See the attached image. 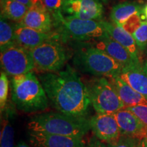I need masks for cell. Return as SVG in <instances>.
Returning <instances> with one entry per match:
<instances>
[{
    "instance_id": "obj_15",
    "label": "cell",
    "mask_w": 147,
    "mask_h": 147,
    "mask_svg": "<svg viewBox=\"0 0 147 147\" xmlns=\"http://www.w3.org/2000/svg\"><path fill=\"white\" fill-rule=\"evenodd\" d=\"M53 37V35L49 33L40 32L24 26L21 23L14 24V40L16 45L28 50H32Z\"/></svg>"
},
{
    "instance_id": "obj_1",
    "label": "cell",
    "mask_w": 147,
    "mask_h": 147,
    "mask_svg": "<svg viewBox=\"0 0 147 147\" xmlns=\"http://www.w3.org/2000/svg\"><path fill=\"white\" fill-rule=\"evenodd\" d=\"M49 103L59 113L87 117L91 105L86 84L76 71L67 65L64 70L38 75Z\"/></svg>"
},
{
    "instance_id": "obj_4",
    "label": "cell",
    "mask_w": 147,
    "mask_h": 147,
    "mask_svg": "<svg viewBox=\"0 0 147 147\" xmlns=\"http://www.w3.org/2000/svg\"><path fill=\"white\" fill-rule=\"evenodd\" d=\"M73 63L82 72L97 77L119 76L122 65L103 51L83 45L74 53Z\"/></svg>"
},
{
    "instance_id": "obj_21",
    "label": "cell",
    "mask_w": 147,
    "mask_h": 147,
    "mask_svg": "<svg viewBox=\"0 0 147 147\" xmlns=\"http://www.w3.org/2000/svg\"><path fill=\"white\" fill-rule=\"evenodd\" d=\"M1 115H3V118H1L0 147H14V131L10 122L11 115H13V111L8 106Z\"/></svg>"
},
{
    "instance_id": "obj_10",
    "label": "cell",
    "mask_w": 147,
    "mask_h": 147,
    "mask_svg": "<svg viewBox=\"0 0 147 147\" xmlns=\"http://www.w3.org/2000/svg\"><path fill=\"white\" fill-rule=\"evenodd\" d=\"M93 135L107 144H113L121 139L120 128L113 115L97 113L89 119Z\"/></svg>"
},
{
    "instance_id": "obj_11",
    "label": "cell",
    "mask_w": 147,
    "mask_h": 147,
    "mask_svg": "<svg viewBox=\"0 0 147 147\" xmlns=\"http://www.w3.org/2000/svg\"><path fill=\"white\" fill-rule=\"evenodd\" d=\"M84 43L81 45L96 48L106 53L120 63L123 67L140 62V61L136 60L125 48L113 40L108 34L100 38Z\"/></svg>"
},
{
    "instance_id": "obj_6",
    "label": "cell",
    "mask_w": 147,
    "mask_h": 147,
    "mask_svg": "<svg viewBox=\"0 0 147 147\" xmlns=\"http://www.w3.org/2000/svg\"><path fill=\"white\" fill-rule=\"evenodd\" d=\"M53 18L55 23L61 25L62 37L66 40L85 42L100 38L107 34L102 21L65 16L62 12Z\"/></svg>"
},
{
    "instance_id": "obj_14",
    "label": "cell",
    "mask_w": 147,
    "mask_h": 147,
    "mask_svg": "<svg viewBox=\"0 0 147 147\" xmlns=\"http://www.w3.org/2000/svg\"><path fill=\"white\" fill-rule=\"evenodd\" d=\"M127 84L147 99V63L141 62L125 66L119 75Z\"/></svg>"
},
{
    "instance_id": "obj_7",
    "label": "cell",
    "mask_w": 147,
    "mask_h": 147,
    "mask_svg": "<svg viewBox=\"0 0 147 147\" xmlns=\"http://www.w3.org/2000/svg\"><path fill=\"white\" fill-rule=\"evenodd\" d=\"M31 53L36 68L44 72L60 71L68 57L65 48L55 38L46 40Z\"/></svg>"
},
{
    "instance_id": "obj_36",
    "label": "cell",
    "mask_w": 147,
    "mask_h": 147,
    "mask_svg": "<svg viewBox=\"0 0 147 147\" xmlns=\"http://www.w3.org/2000/svg\"><path fill=\"white\" fill-rule=\"evenodd\" d=\"M146 63H147V62H146Z\"/></svg>"
},
{
    "instance_id": "obj_16",
    "label": "cell",
    "mask_w": 147,
    "mask_h": 147,
    "mask_svg": "<svg viewBox=\"0 0 147 147\" xmlns=\"http://www.w3.org/2000/svg\"><path fill=\"white\" fill-rule=\"evenodd\" d=\"M21 25L40 32L49 33L53 27L51 14L45 9L32 6L28 9L21 23Z\"/></svg>"
},
{
    "instance_id": "obj_35",
    "label": "cell",
    "mask_w": 147,
    "mask_h": 147,
    "mask_svg": "<svg viewBox=\"0 0 147 147\" xmlns=\"http://www.w3.org/2000/svg\"><path fill=\"white\" fill-rule=\"evenodd\" d=\"M146 19H147V17H146Z\"/></svg>"
},
{
    "instance_id": "obj_23",
    "label": "cell",
    "mask_w": 147,
    "mask_h": 147,
    "mask_svg": "<svg viewBox=\"0 0 147 147\" xmlns=\"http://www.w3.org/2000/svg\"><path fill=\"white\" fill-rule=\"evenodd\" d=\"M9 80L7 74L1 70L0 74V110L2 114L8 107Z\"/></svg>"
},
{
    "instance_id": "obj_3",
    "label": "cell",
    "mask_w": 147,
    "mask_h": 147,
    "mask_svg": "<svg viewBox=\"0 0 147 147\" xmlns=\"http://www.w3.org/2000/svg\"><path fill=\"white\" fill-rule=\"evenodd\" d=\"M11 98L16 109L25 113H40L49 107V100L34 71L11 78Z\"/></svg>"
},
{
    "instance_id": "obj_28",
    "label": "cell",
    "mask_w": 147,
    "mask_h": 147,
    "mask_svg": "<svg viewBox=\"0 0 147 147\" xmlns=\"http://www.w3.org/2000/svg\"><path fill=\"white\" fill-rule=\"evenodd\" d=\"M140 140L122 136L117 142L113 144H108L109 147H137Z\"/></svg>"
},
{
    "instance_id": "obj_22",
    "label": "cell",
    "mask_w": 147,
    "mask_h": 147,
    "mask_svg": "<svg viewBox=\"0 0 147 147\" xmlns=\"http://www.w3.org/2000/svg\"><path fill=\"white\" fill-rule=\"evenodd\" d=\"M1 17L0 20V49L1 52L16 45L14 40V24Z\"/></svg>"
},
{
    "instance_id": "obj_27",
    "label": "cell",
    "mask_w": 147,
    "mask_h": 147,
    "mask_svg": "<svg viewBox=\"0 0 147 147\" xmlns=\"http://www.w3.org/2000/svg\"><path fill=\"white\" fill-rule=\"evenodd\" d=\"M133 113L144 125L147 126V105H136L125 107Z\"/></svg>"
},
{
    "instance_id": "obj_31",
    "label": "cell",
    "mask_w": 147,
    "mask_h": 147,
    "mask_svg": "<svg viewBox=\"0 0 147 147\" xmlns=\"http://www.w3.org/2000/svg\"><path fill=\"white\" fill-rule=\"evenodd\" d=\"M137 147H147V140H140L137 144Z\"/></svg>"
},
{
    "instance_id": "obj_30",
    "label": "cell",
    "mask_w": 147,
    "mask_h": 147,
    "mask_svg": "<svg viewBox=\"0 0 147 147\" xmlns=\"http://www.w3.org/2000/svg\"><path fill=\"white\" fill-rule=\"evenodd\" d=\"M16 1H18V2L23 3V4L25 5L26 6L28 7L29 8L30 7H32V0H16Z\"/></svg>"
},
{
    "instance_id": "obj_25",
    "label": "cell",
    "mask_w": 147,
    "mask_h": 147,
    "mask_svg": "<svg viewBox=\"0 0 147 147\" xmlns=\"http://www.w3.org/2000/svg\"><path fill=\"white\" fill-rule=\"evenodd\" d=\"M142 14V13L136 14L129 18L125 23L123 25V28L129 33L130 34H133L142 23V19H141V14Z\"/></svg>"
},
{
    "instance_id": "obj_5",
    "label": "cell",
    "mask_w": 147,
    "mask_h": 147,
    "mask_svg": "<svg viewBox=\"0 0 147 147\" xmlns=\"http://www.w3.org/2000/svg\"><path fill=\"white\" fill-rule=\"evenodd\" d=\"M86 84L91 105L98 114L114 115L125 106L107 78H93Z\"/></svg>"
},
{
    "instance_id": "obj_34",
    "label": "cell",
    "mask_w": 147,
    "mask_h": 147,
    "mask_svg": "<svg viewBox=\"0 0 147 147\" xmlns=\"http://www.w3.org/2000/svg\"><path fill=\"white\" fill-rule=\"evenodd\" d=\"M140 1H142V2H144V1H147V0H139Z\"/></svg>"
},
{
    "instance_id": "obj_29",
    "label": "cell",
    "mask_w": 147,
    "mask_h": 147,
    "mask_svg": "<svg viewBox=\"0 0 147 147\" xmlns=\"http://www.w3.org/2000/svg\"><path fill=\"white\" fill-rule=\"evenodd\" d=\"M86 147H109L106 143L102 142L97 139L95 136H93L91 139L89 140V142Z\"/></svg>"
},
{
    "instance_id": "obj_13",
    "label": "cell",
    "mask_w": 147,
    "mask_h": 147,
    "mask_svg": "<svg viewBox=\"0 0 147 147\" xmlns=\"http://www.w3.org/2000/svg\"><path fill=\"white\" fill-rule=\"evenodd\" d=\"M29 140L33 147H85L83 138L29 131Z\"/></svg>"
},
{
    "instance_id": "obj_19",
    "label": "cell",
    "mask_w": 147,
    "mask_h": 147,
    "mask_svg": "<svg viewBox=\"0 0 147 147\" xmlns=\"http://www.w3.org/2000/svg\"><path fill=\"white\" fill-rule=\"evenodd\" d=\"M142 8L135 1H125L119 3L112 8L110 18L113 23L122 27L127 20L136 14L142 13ZM143 14V13H142Z\"/></svg>"
},
{
    "instance_id": "obj_2",
    "label": "cell",
    "mask_w": 147,
    "mask_h": 147,
    "mask_svg": "<svg viewBox=\"0 0 147 147\" xmlns=\"http://www.w3.org/2000/svg\"><path fill=\"white\" fill-rule=\"evenodd\" d=\"M29 131L83 138L91 129L89 119L59 112H42L29 119Z\"/></svg>"
},
{
    "instance_id": "obj_9",
    "label": "cell",
    "mask_w": 147,
    "mask_h": 147,
    "mask_svg": "<svg viewBox=\"0 0 147 147\" xmlns=\"http://www.w3.org/2000/svg\"><path fill=\"white\" fill-rule=\"evenodd\" d=\"M61 12L65 16L101 21L104 7L100 0H63Z\"/></svg>"
},
{
    "instance_id": "obj_33",
    "label": "cell",
    "mask_w": 147,
    "mask_h": 147,
    "mask_svg": "<svg viewBox=\"0 0 147 147\" xmlns=\"http://www.w3.org/2000/svg\"><path fill=\"white\" fill-rule=\"evenodd\" d=\"M142 13L144 14L145 17H147V4L145 5V6L142 9Z\"/></svg>"
},
{
    "instance_id": "obj_24",
    "label": "cell",
    "mask_w": 147,
    "mask_h": 147,
    "mask_svg": "<svg viewBox=\"0 0 147 147\" xmlns=\"http://www.w3.org/2000/svg\"><path fill=\"white\" fill-rule=\"evenodd\" d=\"M132 36L140 50H145L147 47V22L142 21L138 29L132 34Z\"/></svg>"
},
{
    "instance_id": "obj_20",
    "label": "cell",
    "mask_w": 147,
    "mask_h": 147,
    "mask_svg": "<svg viewBox=\"0 0 147 147\" xmlns=\"http://www.w3.org/2000/svg\"><path fill=\"white\" fill-rule=\"evenodd\" d=\"M28 9L16 0H1V16L9 21L21 23Z\"/></svg>"
},
{
    "instance_id": "obj_26",
    "label": "cell",
    "mask_w": 147,
    "mask_h": 147,
    "mask_svg": "<svg viewBox=\"0 0 147 147\" xmlns=\"http://www.w3.org/2000/svg\"><path fill=\"white\" fill-rule=\"evenodd\" d=\"M47 10L51 14L53 17L61 12L63 0H43Z\"/></svg>"
},
{
    "instance_id": "obj_8",
    "label": "cell",
    "mask_w": 147,
    "mask_h": 147,
    "mask_svg": "<svg viewBox=\"0 0 147 147\" xmlns=\"http://www.w3.org/2000/svg\"><path fill=\"white\" fill-rule=\"evenodd\" d=\"M0 62L2 70L11 77L30 72L36 68L31 51L18 45L1 52Z\"/></svg>"
},
{
    "instance_id": "obj_17",
    "label": "cell",
    "mask_w": 147,
    "mask_h": 147,
    "mask_svg": "<svg viewBox=\"0 0 147 147\" xmlns=\"http://www.w3.org/2000/svg\"><path fill=\"white\" fill-rule=\"evenodd\" d=\"M113 86L125 107L147 105V99L127 84L119 76L107 78Z\"/></svg>"
},
{
    "instance_id": "obj_32",
    "label": "cell",
    "mask_w": 147,
    "mask_h": 147,
    "mask_svg": "<svg viewBox=\"0 0 147 147\" xmlns=\"http://www.w3.org/2000/svg\"><path fill=\"white\" fill-rule=\"evenodd\" d=\"M16 147H29V146L26 142H23V141H21V142H19L16 144Z\"/></svg>"
},
{
    "instance_id": "obj_12",
    "label": "cell",
    "mask_w": 147,
    "mask_h": 147,
    "mask_svg": "<svg viewBox=\"0 0 147 147\" xmlns=\"http://www.w3.org/2000/svg\"><path fill=\"white\" fill-rule=\"evenodd\" d=\"M113 115L122 136L137 140H147V126L133 113L125 108Z\"/></svg>"
},
{
    "instance_id": "obj_18",
    "label": "cell",
    "mask_w": 147,
    "mask_h": 147,
    "mask_svg": "<svg viewBox=\"0 0 147 147\" xmlns=\"http://www.w3.org/2000/svg\"><path fill=\"white\" fill-rule=\"evenodd\" d=\"M106 32L115 40L116 42L122 45L129 51L136 60L140 61L138 50L135 40L131 34L127 32L122 27L110 22L102 21Z\"/></svg>"
}]
</instances>
